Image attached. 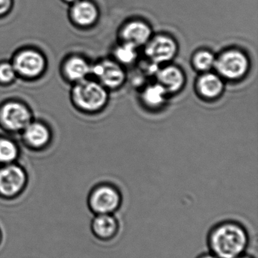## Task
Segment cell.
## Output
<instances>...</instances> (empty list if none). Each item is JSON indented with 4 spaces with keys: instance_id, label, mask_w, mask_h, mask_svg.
<instances>
[{
    "instance_id": "1",
    "label": "cell",
    "mask_w": 258,
    "mask_h": 258,
    "mask_svg": "<svg viewBox=\"0 0 258 258\" xmlns=\"http://www.w3.org/2000/svg\"><path fill=\"white\" fill-rule=\"evenodd\" d=\"M250 235L243 224L233 218L217 223L209 230L208 248L219 258H236L245 254Z\"/></svg>"
},
{
    "instance_id": "2",
    "label": "cell",
    "mask_w": 258,
    "mask_h": 258,
    "mask_svg": "<svg viewBox=\"0 0 258 258\" xmlns=\"http://www.w3.org/2000/svg\"><path fill=\"white\" fill-rule=\"evenodd\" d=\"M70 99L76 110L91 114L106 107L109 93L108 89L96 80L87 78L71 85Z\"/></svg>"
},
{
    "instance_id": "3",
    "label": "cell",
    "mask_w": 258,
    "mask_h": 258,
    "mask_svg": "<svg viewBox=\"0 0 258 258\" xmlns=\"http://www.w3.org/2000/svg\"><path fill=\"white\" fill-rule=\"evenodd\" d=\"M18 79L33 82L43 77L47 69L45 54L38 48L25 47L18 50L11 59Z\"/></svg>"
},
{
    "instance_id": "4",
    "label": "cell",
    "mask_w": 258,
    "mask_h": 258,
    "mask_svg": "<svg viewBox=\"0 0 258 258\" xmlns=\"http://www.w3.org/2000/svg\"><path fill=\"white\" fill-rule=\"evenodd\" d=\"M33 113L28 104L15 98L0 104V127L8 134H21L31 122Z\"/></svg>"
},
{
    "instance_id": "5",
    "label": "cell",
    "mask_w": 258,
    "mask_h": 258,
    "mask_svg": "<svg viewBox=\"0 0 258 258\" xmlns=\"http://www.w3.org/2000/svg\"><path fill=\"white\" fill-rule=\"evenodd\" d=\"M28 183L27 171L18 162L0 166V199L12 201L21 197Z\"/></svg>"
},
{
    "instance_id": "6",
    "label": "cell",
    "mask_w": 258,
    "mask_h": 258,
    "mask_svg": "<svg viewBox=\"0 0 258 258\" xmlns=\"http://www.w3.org/2000/svg\"><path fill=\"white\" fill-rule=\"evenodd\" d=\"M249 68L246 54L239 50L230 49L216 57L214 68L223 80L236 81L243 78Z\"/></svg>"
},
{
    "instance_id": "7",
    "label": "cell",
    "mask_w": 258,
    "mask_h": 258,
    "mask_svg": "<svg viewBox=\"0 0 258 258\" xmlns=\"http://www.w3.org/2000/svg\"><path fill=\"white\" fill-rule=\"evenodd\" d=\"M121 203L122 197L118 189L109 184L95 186L88 195V209L93 215L115 213Z\"/></svg>"
},
{
    "instance_id": "8",
    "label": "cell",
    "mask_w": 258,
    "mask_h": 258,
    "mask_svg": "<svg viewBox=\"0 0 258 258\" xmlns=\"http://www.w3.org/2000/svg\"><path fill=\"white\" fill-rule=\"evenodd\" d=\"M90 76L107 89H115L124 84L125 71L118 62L103 60L92 64Z\"/></svg>"
},
{
    "instance_id": "9",
    "label": "cell",
    "mask_w": 258,
    "mask_h": 258,
    "mask_svg": "<svg viewBox=\"0 0 258 258\" xmlns=\"http://www.w3.org/2000/svg\"><path fill=\"white\" fill-rule=\"evenodd\" d=\"M20 135L23 144L33 151L45 150L53 140V132L49 125L39 119H33Z\"/></svg>"
},
{
    "instance_id": "10",
    "label": "cell",
    "mask_w": 258,
    "mask_h": 258,
    "mask_svg": "<svg viewBox=\"0 0 258 258\" xmlns=\"http://www.w3.org/2000/svg\"><path fill=\"white\" fill-rule=\"evenodd\" d=\"M92 64L80 54L67 55L61 63L62 79L70 85H74L89 78Z\"/></svg>"
},
{
    "instance_id": "11",
    "label": "cell",
    "mask_w": 258,
    "mask_h": 258,
    "mask_svg": "<svg viewBox=\"0 0 258 258\" xmlns=\"http://www.w3.org/2000/svg\"><path fill=\"white\" fill-rule=\"evenodd\" d=\"M177 46L171 38L158 36L149 39L145 45V52L151 63L159 66L171 61L177 54Z\"/></svg>"
},
{
    "instance_id": "12",
    "label": "cell",
    "mask_w": 258,
    "mask_h": 258,
    "mask_svg": "<svg viewBox=\"0 0 258 258\" xmlns=\"http://www.w3.org/2000/svg\"><path fill=\"white\" fill-rule=\"evenodd\" d=\"M120 221L113 214L94 215L89 230L94 238L100 241H109L118 234Z\"/></svg>"
},
{
    "instance_id": "13",
    "label": "cell",
    "mask_w": 258,
    "mask_h": 258,
    "mask_svg": "<svg viewBox=\"0 0 258 258\" xmlns=\"http://www.w3.org/2000/svg\"><path fill=\"white\" fill-rule=\"evenodd\" d=\"M156 83L160 84L168 94L180 92L185 85L186 77L182 70L174 65L159 68L156 73Z\"/></svg>"
},
{
    "instance_id": "14",
    "label": "cell",
    "mask_w": 258,
    "mask_h": 258,
    "mask_svg": "<svg viewBox=\"0 0 258 258\" xmlns=\"http://www.w3.org/2000/svg\"><path fill=\"white\" fill-rule=\"evenodd\" d=\"M195 87L201 98L208 100L216 99L224 92V80L218 74L202 73L197 80Z\"/></svg>"
},
{
    "instance_id": "15",
    "label": "cell",
    "mask_w": 258,
    "mask_h": 258,
    "mask_svg": "<svg viewBox=\"0 0 258 258\" xmlns=\"http://www.w3.org/2000/svg\"><path fill=\"white\" fill-rule=\"evenodd\" d=\"M151 31L147 24L140 21H133L124 27L122 38L125 43L138 48L146 45L151 38Z\"/></svg>"
},
{
    "instance_id": "16",
    "label": "cell",
    "mask_w": 258,
    "mask_h": 258,
    "mask_svg": "<svg viewBox=\"0 0 258 258\" xmlns=\"http://www.w3.org/2000/svg\"><path fill=\"white\" fill-rule=\"evenodd\" d=\"M72 21L77 25L86 27L96 21L98 11L96 7L87 0H78L73 3L70 11Z\"/></svg>"
},
{
    "instance_id": "17",
    "label": "cell",
    "mask_w": 258,
    "mask_h": 258,
    "mask_svg": "<svg viewBox=\"0 0 258 258\" xmlns=\"http://www.w3.org/2000/svg\"><path fill=\"white\" fill-rule=\"evenodd\" d=\"M167 91L158 83L146 86L141 94V100L145 107L158 109L162 107L168 96Z\"/></svg>"
},
{
    "instance_id": "18",
    "label": "cell",
    "mask_w": 258,
    "mask_h": 258,
    "mask_svg": "<svg viewBox=\"0 0 258 258\" xmlns=\"http://www.w3.org/2000/svg\"><path fill=\"white\" fill-rule=\"evenodd\" d=\"M18 143L8 135H0V166L15 163L20 156Z\"/></svg>"
},
{
    "instance_id": "19",
    "label": "cell",
    "mask_w": 258,
    "mask_h": 258,
    "mask_svg": "<svg viewBox=\"0 0 258 258\" xmlns=\"http://www.w3.org/2000/svg\"><path fill=\"white\" fill-rule=\"evenodd\" d=\"M216 57L209 51H200L194 55L192 64L194 68L201 73L209 72L215 68Z\"/></svg>"
},
{
    "instance_id": "20",
    "label": "cell",
    "mask_w": 258,
    "mask_h": 258,
    "mask_svg": "<svg viewBox=\"0 0 258 258\" xmlns=\"http://www.w3.org/2000/svg\"><path fill=\"white\" fill-rule=\"evenodd\" d=\"M136 48L133 45L124 42L115 50V55L117 62L120 64H130L133 63L137 57Z\"/></svg>"
},
{
    "instance_id": "21",
    "label": "cell",
    "mask_w": 258,
    "mask_h": 258,
    "mask_svg": "<svg viewBox=\"0 0 258 258\" xmlns=\"http://www.w3.org/2000/svg\"><path fill=\"white\" fill-rule=\"evenodd\" d=\"M18 76L11 60L0 61V86H9L18 80Z\"/></svg>"
},
{
    "instance_id": "22",
    "label": "cell",
    "mask_w": 258,
    "mask_h": 258,
    "mask_svg": "<svg viewBox=\"0 0 258 258\" xmlns=\"http://www.w3.org/2000/svg\"><path fill=\"white\" fill-rule=\"evenodd\" d=\"M12 6V0H0V17L9 13Z\"/></svg>"
},
{
    "instance_id": "23",
    "label": "cell",
    "mask_w": 258,
    "mask_h": 258,
    "mask_svg": "<svg viewBox=\"0 0 258 258\" xmlns=\"http://www.w3.org/2000/svg\"><path fill=\"white\" fill-rule=\"evenodd\" d=\"M196 258H219L217 257L215 254L211 253L210 251H206V252L202 253L199 254Z\"/></svg>"
},
{
    "instance_id": "24",
    "label": "cell",
    "mask_w": 258,
    "mask_h": 258,
    "mask_svg": "<svg viewBox=\"0 0 258 258\" xmlns=\"http://www.w3.org/2000/svg\"><path fill=\"white\" fill-rule=\"evenodd\" d=\"M5 240V233L4 231H3V227L2 225H0V249L3 248V243H4Z\"/></svg>"
},
{
    "instance_id": "25",
    "label": "cell",
    "mask_w": 258,
    "mask_h": 258,
    "mask_svg": "<svg viewBox=\"0 0 258 258\" xmlns=\"http://www.w3.org/2000/svg\"><path fill=\"white\" fill-rule=\"evenodd\" d=\"M236 258H254V257H252V256L248 255V254H242V255L239 256V257H237Z\"/></svg>"
},
{
    "instance_id": "26",
    "label": "cell",
    "mask_w": 258,
    "mask_h": 258,
    "mask_svg": "<svg viewBox=\"0 0 258 258\" xmlns=\"http://www.w3.org/2000/svg\"><path fill=\"white\" fill-rule=\"evenodd\" d=\"M65 3H70V4H73V3H75V2L78 1V0H63Z\"/></svg>"
}]
</instances>
